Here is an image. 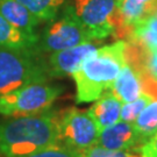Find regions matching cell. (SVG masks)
<instances>
[{
    "instance_id": "1",
    "label": "cell",
    "mask_w": 157,
    "mask_h": 157,
    "mask_svg": "<svg viewBox=\"0 0 157 157\" xmlns=\"http://www.w3.org/2000/svg\"><path fill=\"white\" fill-rule=\"evenodd\" d=\"M61 114L52 111L0 120V156L23 157L59 143Z\"/></svg>"
},
{
    "instance_id": "2",
    "label": "cell",
    "mask_w": 157,
    "mask_h": 157,
    "mask_svg": "<svg viewBox=\"0 0 157 157\" xmlns=\"http://www.w3.org/2000/svg\"><path fill=\"white\" fill-rule=\"evenodd\" d=\"M126 64V41L119 40L91 54L72 73L78 104L95 101L108 91Z\"/></svg>"
},
{
    "instance_id": "3",
    "label": "cell",
    "mask_w": 157,
    "mask_h": 157,
    "mask_svg": "<svg viewBox=\"0 0 157 157\" xmlns=\"http://www.w3.org/2000/svg\"><path fill=\"white\" fill-rule=\"evenodd\" d=\"M50 78L47 61L33 49L0 47V95Z\"/></svg>"
},
{
    "instance_id": "4",
    "label": "cell",
    "mask_w": 157,
    "mask_h": 157,
    "mask_svg": "<svg viewBox=\"0 0 157 157\" xmlns=\"http://www.w3.org/2000/svg\"><path fill=\"white\" fill-rule=\"evenodd\" d=\"M63 87L59 85L36 83L0 95V115L26 117L50 109Z\"/></svg>"
},
{
    "instance_id": "5",
    "label": "cell",
    "mask_w": 157,
    "mask_h": 157,
    "mask_svg": "<svg viewBox=\"0 0 157 157\" xmlns=\"http://www.w3.org/2000/svg\"><path fill=\"white\" fill-rule=\"evenodd\" d=\"M93 40L76 17L71 5L65 7L62 17L51 20L37 40L34 50L41 55L70 49Z\"/></svg>"
},
{
    "instance_id": "6",
    "label": "cell",
    "mask_w": 157,
    "mask_h": 157,
    "mask_svg": "<svg viewBox=\"0 0 157 157\" xmlns=\"http://www.w3.org/2000/svg\"><path fill=\"white\" fill-rule=\"evenodd\" d=\"M71 7L93 41L107 39L115 34L119 10L117 0H73Z\"/></svg>"
},
{
    "instance_id": "7",
    "label": "cell",
    "mask_w": 157,
    "mask_h": 157,
    "mask_svg": "<svg viewBox=\"0 0 157 157\" xmlns=\"http://www.w3.org/2000/svg\"><path fill=\"white\" fill-rule=\"evenodd\" d=\"M99 129L87 111L69 108L59 119V143L82 151L97 146Z\"/></svg>"
},
{
    "instance_id": "8",
    "label": "cell",
    "mask_w": 157,
    "mask_h": 157,
    "mask_svg": "<svg viewBox=\"0 0 157 157\" xmlns=\"http://www.w3.org/2000/svg\"><path fill=\"white\" fill-rule=\"evenodd\" d=\"M97 49V45L92 42H87L70 49L50 54L47 59L50 78H59L72 75L84 62L85 58L93 54Z\"/></svg>"
},
{
    "instance_id": "9",
    "label": "cell",
    "mask_w": 157,
    "mask_h": 157,
    "mask_svg": "<svg viewBox=\"0 0 157 157\" xmlns=\"http://www.w3.org/2000/svg\"><path fill=\"white\" fill-rule=\"evenodd\" d=\"M97 146L112 150H133L139 149L141 143L133 124L120 120L100 130Z\"/></svg>"
},
{
    "instance_id": "10",
    "label": "cell",
    "mask_w": 157,
    "mask_h": 157,
    "mask_svg": "<svg viewBox=\"0 0 157 157\" xmlns=\"http://www.w3.org/2000/svg\"><path fill=\"white\" fill-rule=\"evenodd\" d=\"M122 102L111 91H105L87 111L99 132L120 121Z\"/></svg>"
},
{
    "instance_id": "11",
    "label": "cell",
    "mask_w": 157,
    "mask_h": 157,
    "mask_svg": "<svg viewBox=\"0 0 157 157\" xmlns=\"http://www.w3.org/2000/svg\"><path fill=\"white\" fill-rule=\"evenodd\" d=\"M108 91H111L112 94L115 95L122 104L134 101L144 92L141 77L128 63H126L121 69Z\"/></svg>"
},
{
    "instance_id": "12",
    "label": "cell",
    "mask_w": 157,
    "mask_h": 157,
    "mask_svg": "<svg viewBox=\"0 0 157 157\" xmlns=\"http://www.w3.org/2000/svg\"><path fill=\"white\" fill-rule=\"evenodd\" d=\"M0 13L13 27L23 33L35 35V29L40 23L39 17L34 15L17 0H0Z\"/></svg>"
},
{
    "instance_id": "13",
    "label": "cell",
    "mask_w": 157,
    "mask_h": 157,
    "mask_svg": "<svg viewBox=\"0 0 157 157\" xmlns=\"http://www.w3.org/2000/svg\"><path fill=\"white\" fill-rule=\"evenodd\" d=\"M39 36L23 33L13 27L0 13V47L10 49H33Z\"/></svg>"
},
{
    "instance_id": "14",
    "label": "cell",
    "mask_w": 157,
    "mask_h": 157,
    "mask_svg": "<svg viewBox=\"0 0 157 157\" xmlns=\"http://www.w3.org/2000/svg\"><path fill=\"white\" fill-rule=\"evenodd\" d=\"M141 146L157 133V99H152L133 122Z\"/></svg>"
},
{
    "instance_id": "15",
    "label": "cell",
    "mask_w": 157,
    "mask_h": 157,
    "mask_svg": "<svg viewBox=\"0 0 157 157\" xmlns=\"http://www.w3.org/2000/svg\"><path fill=\"white\" fill-rule=\"evenodd\" d=\"M42 21H51L56 19L59 7L64 0H17Z\"/></svg>"
},
{
    "instance_id": "16",
    "label": "cell",
    "mask_w": 157,
    "mask_h": 157,
    "mask_svg": "<svg viewBox=\"0 0 157 157\" xmlns=\"http://www.w3.org/2000/svg\"><path fill=\"white\" fill-rule=\"evenodd\" d=\"M152 99H154L152 97H150L149 94H147L146 92H143V93H142L137 99H135L134 101L122 104L120 120L133 124L135 120H136V118L140 115V113L146 108V106L152 100Z\"/></svg>"
},
{
    "instance_id": "17",
    "label": "cell",
    "mask_w": 157,
    "mask_h": 157,
    "mask_svg": "<svg viewBox=\"0 0 157 157\" xmlns=\"http://www.w3.org/2000/svg\"><path fill=\"white\" fill-rule=\"evenodd\" d=\"M82 157H141L137 149L133 150H112L100 146H93L79 151Z\"/></svg>"
},
{
    "instance_id": "18",
    "label": "cell",
    "mask_w": 157,
    "mask_h": 157,
    "mask_svg": "<svg viewBox=\"0 0 157 157\" xmlns=\"http://www.w3.org/2000/svg\"><path fill=\"white\" fill-rule=\"evenodd\" d=\"M23 157H82L79 151L73 150L69 147L64 146L62 143H58L55 146L48 147L40 151L27 155Z\"/></svg>"
},
{
    "instance_id": "19",
    "label": "cell",
    "mask_w": 157,
    "mask_h": 157,
    "mask_svg": "<svg viewBox=\"0 0 157 157\" xmlns=\"http://www.w3.org/2000/svg\"><path fill=\"white\" fill-rule=\"evenodd\" d=\"M137 150L141 157H157V133Z\"/></svg>"
},
{
    "instance_id": "20",
    "label": "cell",
    "mask_w": 157,
    "mask_h": 157,
    "mask_svg": "<svg viewBox=\"0 0 157 157\" xmlns=\"http://www.w3.org/2000/svg\"><path fill=\"white\" fill-rule=\"evenodd\" d=\"M137 1H139V2H141V4H149V2H150V1H151V0H137Z\"/></svg>"
},
{
    "instance_id": "21",
    "label": "cell",
    "mask_w": 157,
    "mask_h": 157,
    "mask_svg": "<svg viewBox=\"0 0 157 157\" xmlns=\"http://www.w3.org/2000/svg\"><path fill=\"white\" fill-rule=\"evenodd\" d=\"M124 1V0H117V2H118V7H120V6H121V4H122Z\"/></svg>"
}]
</instances>
